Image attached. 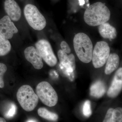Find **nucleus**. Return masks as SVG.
<instances>
[{
	"label": "nucleus",
	"instance_id": "obj_1",
	"mask_svg": "<svg viewBox=\"0 0 122 122\" xmlns=\"http://www.w3.org/2000/svg\"><path fill=\"white\" fill-rule=\"evenodd\" d=\"M110 16L109 8L102 2H98L92 4L86 9L84 20L90 26H99L107 22Z\"/></svg>",
	"mask_w": 122,
	"mask_h": 122
},
{
	"label": "nucleus",
	"instance_id": "obj_2",
	"mask_svg": "<svg viewBox=\"0 0 122 122\" xmlns=\"http://www.w3.org/2000/svg\"><path fill=\"white\" fill-rule=\"evenodd\" d=\"M75 51L79 59L85 63L92 61L93 45L89 37L84 33H78L73 39Z\"/></svg>",
	"mask_w": 122,
	"mask_h": 122
},
{
	"label": "nucleus",
	"instance_id": "obj_3",
	"mask_svg": "<svg viewBox=\"0 0 122 122\" xmlns=\"http://www.w3.org/2000/svg\"><path fill=\"white\" fill-rule=\"evenodd\" d=\"M17 98L21 107L25 111L33 110L38 103L39 98L30 86L24 85L19 88Z\"/></svg>",
	"mask_w": 122,
	"mask_h": 122
},
{
	"label": "nucleus",
	"instance_id": "obj_4",
	"mask_svg": "<svg viewBox=\"0 0 122 122\" xmlns=\"http://www.w3.org/2000/svg\"><path fill=\"white\" fill-rule=\"evenodd\" d=\"M24 14L29 25L35 30H41L46 27L45 18L35 5H26L24 8Z\"/></svg>",
	"mask_w": 122,
	"mask_h": 122
},
{
	"label": "nucleus",
	"instance_id": "obj_5",
	"mask_svg": "<svg viewBox=\"0 0 122 122\" xmlns=\"http://www.w3.org/2000/svg\"><path fill=\"white\" fill-rule=\"evenodd\" d=\"M36 94L44 105L52 107L56 105L58 101L57 93L49 82L42 81L38 83L36 87Z\"/></svg>",
	"mask_w": 122,
	"mask_h": 122
},
{
	"label": "nucleus",
	"instance_id": "obj_6",
	"mask_svg": "<svg viewBox=\"0 0 122 122\" xmlns=\"http://www.w3.org/2000/svg\"><path fill=\"white\" fill-rule=\"evenodd\" d=\"M110 48L106 42L100 41L96 43L92 53V62L95 68H101L106 63L110 54Z\"/></svg>",
	"mask_w": 122,
	"mask_h": 122
},
{
	"label": "nucleus",
	"instance_id": "obj_7",
	"mask_svg": "<svg viewBox=\"0 0 122 122\" xmlns=\"http://www.w3.org/2000/svg\"><path fill=\"white\" fill-rule=\"evenodd\" d=\"M36 49L41 54L42 59L50 66L56 65L57 59L53 52L50 43L46 39H41L35 44Z\"/></svg>",
	"mask_w": 122,
	"mask_h": 122
},
{
	"label": "nucleus",
	"instance_id": "obj_8",
	"mask_svg": "<svg viewBox=\"0 0 122 122\" xmlns=\"http://www.w3.org/2000/svg\"><path fill=\"white\" fill-rule=\"evenodd\" d=\"M18 30L8 16H5L0 20V34L8 39H11Z\"/></svg>",
	"mask_w": 122,
	"mask_h": 122
},
{
	"label": "nucleus",
	"instance_id": "obj_9",
	"mask_svg": "<svg viewBox=\"0 0 122 122\" xmlns=\"http://www.w3.org/2000/svg\"><path fill=\"white\" fill-rule=\"evenodd\" d=\"M25 59L32 64L36 69H41L43 67L44 63L42 58L37 50L33 46L27 47L24 51Z\"/></svg>",
	"mask_w": 122,
	"mask_h": 122
},
{
	"label": "nucleus",
	"instance_id": "obj_10",
	"mask_svg": "<svg viewBox=\"0 0 122 122\" xmlns=\"http://www.w3.org/2000/svg\"><path fill=\"white\" fill-rule=\"evenodd\" d=\"M122 88V68H119L116 73L107 95L111 98H115L118 95Z\"/></svg>",
	"mask_w": 122,
	"mask_h": 122
},
{
	"label": "nucleus",
	"instance_id": "obj_11",
	"mask_svg": "<svg viewBox=\"0 0 122 122\" xmlns=\"http://www.w3.org/2000/svg\"><path fill=\"white\" fill-rule=\"evenodd\" d=\"M5 11L12 20L17 21L21 16L20 6L14 0H5L4 3Z\"/></svg>",
	"mask_w": 122,
	"mask_h": 122
},
{
	"label": "nucleus",
	"instance_id": "obj_12",
	"mask_svg": "<svg viewBox=\"0 0 122 122\" xmlns=\"http://www.w3.org/2000/svg\"><path fill=\"white\" fill-rule=\"evenodd\" d=\"M98 30L100 35L104 38L111 40L115 39L117 37L116 29L109 23L105 22L99 25Z\"/></svg>",
	"mask_w": 122,
	"mask_h": 122
},
{
	"label": "nucleus",
	"instance_id": "obj_13",
	"mask_svg": "<svg viewBox=\"0 0 122 122\" xmlns=\"http://www.w3.org/2000/svg\"><path fill=\"white\" fill-rule=\"evenodd\" d=\"M120 59L117 54L112 53L107 59L105 69L106 74L110 75L117 69L119 65Z\"/></svg>",
	"mask_w": 122,
	"mask_h": 122
},
{
	"label": "nucleus",
	"instance_id": "obj_14",
	"mask_svg": "<svg viewBox=\"0 0 122 122\" xmlns=\"http://www.w3.org/2000/svg\"><path fill=\"white\" fill-rule=\"evenodd\" d=\"M106 91L107 87L105 83L102 81H97L91 86L90 94L93 97L99 98L105 94Z\"/></svg>",
	"mask_w": 122,
	"mask_h": 122
},
{
	"label": "nucleus",
	"instance_id": "obj_15",
	"mask_svg": "<svg viewBox=\"0 0 122 122\" xmlns=\"http://www.w3.org/2000/svg\"><path fill=\"white\" fill-rule=\"evenodd\" d=\"M57 54L61 66L66 69V72L68 73L73 72V70L71 67L69 58L67 53L63 52L62 50H60L58 51Z\"/></svg>",
	"mask_w": 122,
	"mask_h": 122
},
{
	"label": "nucleus",
	"instance_id": "obj_16",
	"mask_svg": "<svg viewBox=\"0 0 122 122\" xmlns=\"http://www.w3.org/2000/svg\"><path fill=\"white\" fill-rule=\"evenodd\" d=\"M11 43L8 39L0 34V56H4L8 54L11 50Z\"/></svg>",
	"mask_w": 122,
	"mask_h": 122
},
{
	"label": "nucleus",
	"instance_id": "obj_17",
	"mask_svg": "<svg viewBox=\"0 0 122 122\" xmlns=\"http://www.w3.org/2000/svg\"><path fill=\"white\" fill-rule=\"evenodd\" d=\"M38 114L40 117L46 120L56 121L58 119V115L56 114L49 111L44 107L39 108L38 110Z\"/></svg>",
	"mask_w": 122,
	"mask_h": 122
},
{
	"label": "nucleus",
	"instance_id": "obj_18",
	"mask_svg": "<svg viewBox=\"0 0 122 122\" xmlns=\"http://www.w3.org/2000/svg\"><path fill=\"white\" fill-rule=\"evenodd\" d=\"M122 122V109L118 107L114 109L112 113V122Z\"/></svg>",
	"mask_w": 122,
	"mask_h": 122
},
{
	"label": "nucleus",
	"instance_id": "obj_19",
	"mask_svg": "<svg viewBox=\"0 0 122 122\" xmlns=\"http://www.w3.org/2000/svg\"><path fill=\"white\" fill-rule=\"evenodd\" d=\"M83 114L86 117H90L92 114L91 105L90 102L89 100H86L83 104L82 109Z\"/></svg>",
	"mask_w": 122,
	"mask_h": 122
},
{
	"label": "nucleus",
	"instance_id": "obj_20",
	"mask_svg": "<svg viewBox=\"0 0 122 122\" xmlns=\"http://www.w3.org/2000/svg\"><path fill=\"white\" fill-rule=\"evenodd\" d=\"M7 71V67L5 64L0 63V88H3L4 86L3 76Z\"/></svg>",
	"mask_w": 122,
	"mask_h": 122
},
{
	"label": "nucleus",
	"instance_id": "obj_21",
	"mask_svg": "<svg viewBox=\"0 0 122 122\" xmlns=\"http://www.w3.org/2000/svg\"><path fill=\"white\" fill-rule=\"evenodd\" d=\"M16 107L15 104H12L11 108L9 109L7 113L5 114V117L8 118H10L13 117L16 113Z\"/></svg>",
	"mask_w": 122,
	"mask_h": 122
},
{
	"label": "nucleus",
	"instance_id": "obj_22",
	"mask_svg": "<svg viewBox=\"0 0 122 122\" xmlns=\"http://www.w3.org/2000/svg\"><path fill=\"white\" fill-rule=\"evenodd\" d=\"M114 109L110 108L107 111L103 122H112V113Z\"/></svg>",
	"mask_w": 122,
	"mask_h": 122
},
{
	"label": "nucleus",
	"instance_id": "obj_23",
	"mask_svg": "<svg viewBox=\"0 0 122 122\" xmlns=\"http://www.w3.org/2000/svg\"><path fill=\"white\" fill-rule=\"evenodd\" d=\"M61 46L62 50L66 53L69 54L71 52V50L69 46L66 41L62 42L61 43Z\"/></svg>",
	"mask_w": 122,
	"mask_h": 122
},
{
	"label": "nucleus",
	"instance_id": "obj_24",
	"mask_svg": "<svg viewBox=\"0 0 122 122\" xmlns=\"http://www.w3.org/2000/svg\"><path fill=\"white\" fill-rule=\"evenodd\" d=\"M69 56V58L70 61L71 63V67L72 69L74 71L76 68V65H75V58L74 55L73 54H70Z\"/></svg>",
	"mask_w": 122,
	"mask_h": 122
},
{
	"label": "nucleus",
	"instance_id": "obj_25",
	"mask_svg": "<svg viewBox=\"0 0 122 122\" xmlns=\"http://www.w3.org/2000/svg\"><path fill=\"white\" fill-rule=\"evenodd\" d=\"M6 122V120L4 118L0 117V122Z\"/></svg>",
	"mask_w": 122,
	"mask_h": 122
},
{
	"label": "nucleus",
	"instance_id": "obj_26",
	"mask_svg": "<svg viewBox=\"0 0 122 122\" xmlns=\"http://www.w3.org/2000/svg\"><path fill=\"white\" fill-rule=\"evenodd\" d=\"M38 121L34 119H30L29 120H27L26 122H37Z\"/></svg>",
	"mask_w": 122,
	"mask_h": 122
},
{
	"label": "nucleus",
	"instance_id": "obj_27",
	"mask_svg": "<svg viewBox=\"0 0 122 122\" xmlns=\"http://www.w3.org/2000/svg\"><path fill=\"white\" fill-rule=\"evenodd\" d=\"M79 1H80V5H82L85 4V1L84 0H80Z\"/></svg>",
	"mask_w": 122,
	"mask_h": 122
}]
</instances>
